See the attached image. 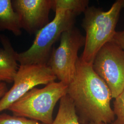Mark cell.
I'll use <instances>...</instances> for the list:
<instances>
[{"mask_svg": "<svg viewBox=\"0 0 124 124\" xmlns=\"http://www.w3.org/2000/svg\"><path fill=\"white\" fill-rule=\"evenodd\" d=\"M67 94L76 111L89 123L109 124L115 115L110 106L111 91L105 82L95 72L93 64L79 58L75 75L68 85Z\"/></svg>", "mask_w": 124, "mask_h": 124, "instance_id": "1", "label": "cell"}, {"mask_svg": "<svg viewBox=\"0 0 124 124\" xmlns=\"http://www.w3.org/2000/svg\"><path fill=\"white\" fill-rule=\"evenodd\" d=\"M14 11L19 17L22 29L30 35L36 34L49 22L54 0H13Z\"/></svg>", "mask_w": 124, "mask_h": 124, "instance_id": "8", "label": "cell"}, {"mask_svg": "<svg viewBox=\"0 0 124 124\" xmlns=\"http://www.w3.org/2000/svg\"><path fill=\"white\" fill-rule=\"evenodd\" d=\"M8 91L7 85L5 82H0V99Z\"/></svg>", "mask_w": 124, "mask_h": 124, "instance_id": "16", "label": "cell"}, {"mask_svg": "<svg viewBox=\"0 0 124 124\" xmlns=\"http://www.w3.org/2000/svg\"><path fill=\"white\" fill-rule=\"evenodd\" d=\"M115 99L113 111L116 119L113 124H124V89Z\"/></svg>", "mask_w": 124, "mask_h": 124, "instance_id": "14", "label": "cell"}, {"mask_svg": "<svg viewBox=\"0 0 124 124\" xmlns=\"http://www.w3.org/2000/svg\"><path fill=\"white\" fill-rule=\"evenodd\" d=\"M124 8V0H117L108 11L95 7H88L84 13L82 26L86 33L84 48L80 59L93 64L102 47L113 41L120 13Z\"/></svg>", "mask_w": 124, "mask_h": 124, "instance_id": "2", "label": "cell"}, {"mask_svg": "<svg viewBox=\"0 0 124 124\" xmlns=\"http://www.w3.org/2000/svg\"><path fill=\"white\" fill-rule=\"evenodd\" d=\"M68 85L53 82L43 88L35 87L9 107L13 115L40 121L53 122L54 108L57 102L67 94Z\"/></svg>", "mask_w": 124, "mask_h": 124, "instance_id": "4", "label": "cell"}, {"mask_svg": "<svg viewBox=\"0 0 124 124\" xmlns=\"http://www.w3.org/2000/svg\"><path fill=\"white\" fill-rule=\"evenodd\" d=\"M52 124H80L75 104L68 94L60 100L57 115Z\"/></svg>", "mask_w": 124, "mask_h": 124, "instance_id": "11", "label": "cell"}, {"mask_svg": "<svg viewBox=\"0 0 124 124\" xmlns=\"http://www.w3.org/2000/svg\"><path fill=\"white\" fill-rule=\"evenodd\" d=\"M58 1L62 7L77 15L84 13L88 7L89 2L88 0H58Z\"/></svg>", "mask_w": 124, "mask_h": 124, "instance_id": "12", "label": "cell"}, {"mask_svg": "<svg viewBox=\"0 0 124 124\" xmlns=\"http://www.w3.org/2000/svg\"><path fill=\"white\" fill-rule=\"evenodd\" d=\"M0 124H44L23 117L0 114Z\"/></svg>", "mask_w": 124, "mask_h": 124, "instance_id": "13", "label": "cell"}, {"mask_svg": "<svg viewBox=\"0 0 124 124\" xmlns=\"http://www.w3.org/2000/svg\"><path fill=\"white\" fill-rule=\"evenodd\" d=\"M3 47L0 48V82H13L19 68L17 56L9 40L4 36H0Z\"/></svg>", "mask_w": 124, "mask_h": 124, "instance_id": "9", "label": "cell"}, {"mask_svg": "<svg viewBox=\"0 0 124 124\" xmlns=\"http://www.w3.org/2000/svg\"><path fill=\"white\" fill-rule=\"evenodd\" d=\"M53 9V20L37 32L30 48L17 54L20 65L47 64L54 44L64 32L74 27L76 14L62 7L58 0H54Z\"/></svg>", "mask_w": 124, "mask_h": 124, "instance_id": "3", "label": "cell"}, {"mask_svg": "<svg viewBox=\"0 0 124 124\" xmlns=\"http://www.w3.org/2000/svg\"><path fill=\"white\" fill-rule=\"evenodd\" d=\"M95 72L102 79L115 98L124 89V50L114 41L99 51L93 64Z\"/></svg>", "mask_w": 124, "mask_h": 124, "instance_id": "6", "label": "cell"}, {"mask_svg": "<svg viewBox=\"0 0 124 124\" xmlns=\"http://www.w3.org/2000/svg\"><path fill=\"white\" fill-rule=\"evenodd\" d=\"M88 124H105V123H93V122H92V123H90Z\"/></svg>", "mask_w": 124, "mask_h": 124, "instance_id": "17", "label": "cell"}, {"mask_svg": "<svg viewBox=\"0 0 124 124\" xmlns=\"http://www.w3.org/2000/svg\"><path fill=\"white\" fill-rule=\"evenodd\" d=\"M56 79L47 64L20 65L13 85L0 99V114L37 85H46Z\"/></svg>", "mask_w": 124, "mask_h": 124, "instance_id": "7", "label": "cell"}, {"mask_svg": "<svg viewBox=\"0 0 124 124\" xmlns=\"http://www.w3.org/2000/svg\"><path fill=\"white\" fill-rule=\"evenodd\" d=\"M113 41L119 45L124 50V31H116Z\"/></svg>", "mask_w": 124, "mask_h": 124, "instance_id": "15", "label": "cell"}, {"mask_svg": "<svg viewBox=\"0 0 124 124\" xmlns=\"http://www.w3.org/2000/svg\"><path fill=\"white\" fill-rule=\"evenodd\" d=\"M85 44V37L76 28L62 34L60 44L53 50L47 64L59 81L69 85L73 79L78 52Z\"/></svg>", "mask_w": 124, "mask_h": 124, "instance_id": "5", "label": "cell"}, {"mask_svg": "<svg viewBox=\"0 0 124 124\" xmlns=\"http://www.w3.org/2000/svg\"><path fill=\"white\" fill-rule=\"evenodd\" d=\"M20 19L11 0H0V31H8L16 36L21 33Z\"/></svg>", "mask_w": 124, "mask_h": 124, "instance_id": "10", "label": "cell"}]
</instances>
